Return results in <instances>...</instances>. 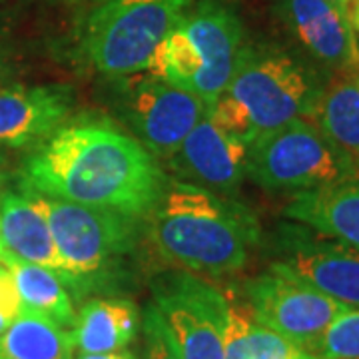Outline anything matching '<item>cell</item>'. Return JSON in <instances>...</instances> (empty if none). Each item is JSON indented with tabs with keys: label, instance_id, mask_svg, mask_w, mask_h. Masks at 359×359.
Wrapping results in <instances>:
<instances>
[{
	"label": "cell",
	"instance_id": "8992f818",
	"mask_svg": "<svg viewBox=\"0 0 359 359\" xmlns=\"http://www.w3.org/2000/svg\"><path fill=\"white\" fill-rule=\"evenodd\" d=\"M188 8L190 0H100L84 25L86 58L104 76L140 74Z\"/></svg>",
	"mask_w": 359,
	"mask_h": 359
},
{
	"label": "cell",
	"instance_id": "d4e9b609",
	"mask_svg": "<svg viewBox=\"0 0 359 359\" xmlns=\"http://www.w3.org/2000/svg\"><path fill=\"white\" fill-rule=\"evenodd\" d=\"M22 299L18 295L13 273L4 264H0V332H4L22 313Z\"/></svg>",
	"mask_w": 359,
	"mask_h": 359
},
{
	"label": "cell",
	"instance_id": "83f0119b",
	"mask_svg": "<svg viewBox=\"0 0 359 359\" xmlns=\"http://www.w3.org/2000/svg\"><path fill=\"white\" fill-rule=\"evenodd\" d=\"M332 6H334L335 11H339L341 14H346L347 18H349V4H351V0H327Z\"/></svg>",
	"mask_w": 359,
	"mask_h": 359
},
{
	"label": "cell",
	"instance_id": "6da1fadb",
	"mask_svg": "<svg viewBox=\"0 0 359 359\" xmlns=\"http://www.w3.org/2000/svg\"><path fill=\"white\" fill-rule=\"evenodd\" d=\"M166 186L160 162L108 120L62 124L26 158L20 188L142 218Z\"/></svg>",
	"mask_w": 359,
	"mask_h": 359
},
{
	"label": "cell",
	"instance_id": "2e32d148",
	"mask_svg": "<svg viewBox=\"0 0 359 359\" xmlns=\"http://www.w3.org/2000/svg\"><path fill=\"white\" fill-rule=\"evenodd\" d=\"M282 216L359 252V178L294 194Z\"/></svg>",
	"mask_w": 359,
	"mask_h": 359
},
{
	"label": "cell",
	"instance_id": "603a6c76",
	"mask_svg": "<svg viewBox=\"0 0 359 359\" xmlns=\"http://www.w3.org/2000/svg\"><path fill=\"white\" fill-rule=\"evenodd\" d=\"M140 330L144 334V359H182L154 304L144 311Z\"/></svg>",
	"mask_w": 359,
	"mask_h": 359
},
{
	"label": "cell",
	"instance_id": "9c48e42d",
	"mask_svg": "<svg viewBox=\"0 0 359 359\" xmlns=\"http://www.w3.org/2000/svg\"><path fill=\"white\" fill-rule=\"evenodd\" d=\"M273 250L276 266L347 308H359V252L290 219L276 231Z\"/></svg>",
	"mask_w": 359,
	"mask_h": 359
},
{
	"label": "cell",
	"instance_id": "7c38bea8",
	"mask_svg": "<svg viewBox=\"0 0 359 359\" xmlns=\"http://www.w3.org/2000/svg\"><path fill=\"white\" fill-rule=\"evenodd\" d=\"M170 164L198 182V186L219 196H230L238 192L245 178L248 142L219 126L208 108Z\"/></svg>",
	"mask_w": 359,
	"mask_h": 359
},
{
	"label": "cell",
	"instance_id": "d6a6232c",
	"mask_svg": "<svg viewBox=\"0 0 359 359\" xmlns=\"http://www.w3.org/2000/svg\"><path fill=\"white\" fill-rule=\"evenodd\" d=\"M0 264H2V262H0Z\"/></svg>",
	"mask_w": 359,
	"mask_h": 359
},
{
	"label": "cell",
	"instance_id": "277c9868",
	"mask_svg": "<svg viewBox=\"0 0 359 359\" xmlns=\"http://www.w3.org/2000/svg\"><path fill=\"white\" fill-rule=\"evenodd\" d=\"M30 194L50 226L54 244L65 264L68 290L84 292L114 278L138 244L140 218Z\"/></svg>",
	"mask_w": 359,
	"mask_h": 359
},
{
	"label": "cell",
	"instance_id": "7a4b0ae2",
	"mask_svg": "<svg viewBox=\"0 0 359 359\" xmlns=\"http://www.w3.org/2000/svg\"><path fill=\"white\" fill-rule=\"evenodd\" d=\"M148 216L158 254L190 273L240 271L259 240V224L245 205L190 182H166Z\"/></svg>",
	"mask_w": 359,
	"mask_h": 359
},
{
	"label": "cell",
	"instance_id": "52a82bcc",
	"mask_svg": "<svg viewBox=\"0 0 359 359\" xmlns=\"http://www.w3.org/2000/svg\"><path fill=\"white\" fill-rule=\"evenodd\" d=\"M244 299L254 320L309 353L335 318L349 309L276 264L245 282Z\"/></svg>",
	"mask_w": 359,
	"mask_h": 359
},
{
	"label": "cell",
	"instance_id": "5b68a950",
	"mask_svg": "<svg viewBox=\"0 0 359 359\" xmlns=\"http://www.w3.org/2000/svg\"><path fill=\"white\" fill-rule=\"evenodd\" d=\"M245 176L268 192L302 194L359 178V164L311 120H294L248 144Z\"/></svg>",
	"mask_w": 359,
	"mask_h": 359
},
{
	"label": "cell",
	"instance_id": "4fadbf2b",
	"mask_svg": "<svg viewBox=\"0 0 359 359\" xmlns=\"http://www.w3.org/2000/svg\"><path fill=\"white\" fill-rule=\"evenodd\" d=\"M283 25L321 66L344 72L359 65V44L351 20L327 0H280Z\"/></svg>",
	"mask_w": 359,
	"mask_h": 359
},
{
	"label": "cell",
	"instance_id": "cb8c5ba5",
	"mask_svg": "<svg viewBox=\"0 0 359 359\" xmlns=\"http://www.w3.org/2000/svg\"><path fill=\"white\" fill-rule=\"evenodd\" d=\"M302 351L306 349H299L282 334L262 325L259 321H252L250 359H297Z\"/></svg>",
	"mask_w": 359,
	"mask_h": 359
},
{
	"label": "cell",
	"instance_id": "e0dca14e",
	"mask_svg": "<svg viewBox=\"0 0 359 359\" xmlns=\"http://www.w3.org/2000/svg\"><path fill=\"white\" fill-rule=\"evenodd\" d=\"M140 327L136 304L120 297H98L78 309L70 334L78 353H108L126 349Z\"/></svg>",
	"mask_w": 359,
	"mask_h": 359
},
{
	"label": "cell",
	"instance_id": "ffe728a7",
	"mask_svg": "<svg viewBox=\"0 0 359 359\" xmlns=\"http://www.w3.org/2000/svg\"><path fill=\"white\" fill-rule=\"evenodd\" d=\"M70 330L26 311L0 332V359H74Z\"/></svg>",
	"mask_w": 359,
	"mask_h": 359
},
{
	"label": "cell",
	"instance_id": "f1b7e54d",
	"mask_svg": "<svg viewBox=\"0 0 359 359\" xmlns=\"http://www.w3.org/2000/svg\"><path fill=\"white\" fill-rule=\"evenodd\" d=\"M6 166H8L6 158H4V154H0V190L4 188V182H6V178H8V172H6Z\"/></svg>",
	"mask_w": 359,
	"mask_h": 359
},
{
	"label": "cell",
	"instance_id": "5bb4252c",
	"mask_svg": "<svg viewBox=\"0 0 359 359\" xmlns=\"http://www.w3.org/2000/svg\"><path fill=\"white\" fill-rule=\"evenodd\" d=\"M72 94L66 86L0 90V146L22 148L46 140L66 124Z\"/></svg>",
	"mask_w": 359,
	"mask_h": 359
},
{
	"label": "cell",
	"instance_id": "d6986e66",
	"mask_svg": "<svg viewBox=\"0 0 359 359\" xmlns=\"http://www.w3.org/2000/svg\"><path fill=\"white\" fill-rule=\"evenodd\" d=\"M2 264L11 269L26 311L39 313L46 320L62 325L65 330H72L76 320V308L70 290L56 271L13 256H2Z\"/></svg>",
	"mask_w": 359,
	"mask_h": 359
},
{
	"label": "cell",
	"instance_id": "ac0fdd59",
	"mask_svg": "<svg viewBox=\"0 0 359 359\" xmlns=\"http://www.w3.org/2000/svg\"><path fill=\"white\" fill-rule=\"evenodd\" d=\"M311 122L359 164V65L323 86Z\"/></svg>",
	"mask_w": 359,
	"mask_h": 359
},
{
	"label": "cell",
	"instance_id": "9a60e30c",
	"mask_svg": "<svg viewBox=\"0 0 359 359\" xmlns=\"http://www.w3.org/2000/svg\"><path fill=\"white\" fill-rule=\"evenodd\" d=\"M0 240L2 256L52 269L65 282V264L54 244L50 226L30 192L0 194Z\"/></svg>",
	"mask_w": 359,
	"mask_h": 359
},
{
	"label": "cell",
	"instance_id": "ba28073f",
	"mask_svg": "<svg viewBox=\"0 0 359 359\" xmlns=\"http://www.w3.org/2000/svg\"><path fill=\"white\" fill-rule=\"evenodd\" d=\"M152 297L182 359H224V292L190 271L152 280Z\"/></svg>",
	"mask_w": 359,
	"mask_h": 359
},
{
	"label": "cell",
	"instance_id": "4316f807",
	"mask_svg": "<svg viewBox=\"0 0 359 359\" xmlns=\"http://www.w3.org/2000/svg\"><path fill=\"white\" fill-rule=\"evenodd\" d=\"M349 20H351L353 30L359 32V0H351V4H349Z\"/></svg>",
	"mask_w": 359,
	"mask_h": 359
},
{
	"label": "cell",
	"instance_id": "7402d4cb",
	"mask_svg": "<svg viewBox=\"0 0 359 359\" xmlns=\"http://www.w3.org/2000/svg\"><path fill=\"white\" fill-rule=\"evenodd\" d=\"M311 353L320 359H359V308L339 313Z\"/></svg>",
	"mask_w": 359,
	"mask_h": 359
},
{
	"label": "cell",
	"instance_id": "30bf717a",
	"mask_svg": "<svg viewBox=\"0 0 359 359\" xmlns=\"http://www.w3.org/2000/svg\"><path fill=\"white\" fill-rule=\"evenodd\" d=\"M126 104L142 144L156 160L166 162L174 158L182 142L208 110L198 94L150 74L132 84Z\"/></svg>",
	"mask_w": 359,
	"mask_h": 359
},
{
	"label": "cell",
	"instance_id": "3957f363",
	"mask_svg": "<svg viewBox=\"0 0 359 359\" xmlns=\"http://www.w3.org/2000/svg\"><path fill=\"white\" fill-rule=\"evenodd\" d=\"M323 86L320 74L290 52L245 44L210 112L219 126L250 144L294 120H311Z\"/></svg>",
	"mask_w": 359,
	"mask_h": 359
},
{
	"label": "cell",
	"instance_id": "f546056e",
	"mask_svg": "<svg viewBox=\"0 0 359 359\" xmlns=\"http://www.w3.org/2000/svg\"><path fill=\"white\" fill-rule=\"evenodd\" d=\"M6 65H4V58H2V54H0V84H2V80L6 78Z\"/></svg>",
	"mask_w": 359,
	"mask_h": 359
},
{
	"label": "cell",
	"instance_id": "484cf974",
	"mask_svg": "<svg viewBox=\"0 0 359 359\" xmlns=\"http://www.w3.org/2000/svg\"><path fill=\"white\" fill-rule=\"evenodd\" d=\"M74 359H138L136 353H132L128 349H120V351H108V353H78Z\"/></svg>",
	"mask_w": 359,
	"mask_h": 359
},
{
	"label": "cell",
	"instance_id": "1f68e13d",
	"mask_svg": "<svg viewBox=\"0 0 359 359\" xmlns=\"http://www.w3.org/2000/svg\"><path fill=\"white\" fill-rule=\"evenodd\" d=\"M2 254H4V252H2V240H0V262H2Z\"/></svg>",
	"mask_w": 359,
	"mask_h": 359
},
{
	"label": "cell",
	"instance_id": "8fae6325",
	"mask_svg": "<svg viewBox=\"0 0 359 359\" xmlns=\"http://www.w3.org/2000/svg\"><path fill=\"white\" fill-rule=\"evenodd\" d=\"M180 26L202 60V74L194 86V94L212 108L242 58L244 25L230 4L222 0H200L188 8Z\"/></svg>",
	"mask_w": 359,
	"mask_h": 359
},
{
	"label": "cell",
	"instance_id": "4dcf8cb0",
	"mask_svg": "<svg viewBox=\"0 0 359 359\" xmlns=\"http://www.w3.org/2000/svg\"><path fill=\"white\" fill-rule=\"evenodd\" d=\"M297 359H320V358H318V355H313V353H309V351H302Z\"/></svg>",
	"mask_w": 359,
	"mask_h": 359
},
{
	"label": "cell",
	"instance_id": "44dd1931",
	"mask_svg": "<svg viewBox=\"0 0 359 359\" xmlns=\"http://www.w3.org/2000/svg\"><path fill=\"white\" fill-rule=\"evenodd\" d=\"M226 297V316H224V359H250V330H252V309L233 287L222 290Z\"/></svg>",
	"mask_w": 359,
	"mask_h": 359
}]
</instances>
